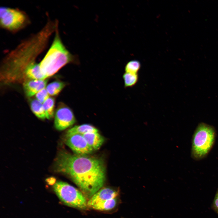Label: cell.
Returning <instances> with one entry per match:
<instances>
[{
  "label": "cell",
  "instance_id": "6da1fadb",
  "mask_svg": "<svg viewBox=\"0 0 218 218\" xmlns=\"http://www.w3.org/2000/svg\"><path fill=\"white\" fill-rule=\"evenodd\" d=\"M56 171L69 177L90 198L101 189L106 179V169L101 159L61 151L54 163Z\"/></svg>",
  "mask_w": 218,
  "mask_h": 218
},
{
  "label": "cell",
  "instance_id": "7a4b0ae2",
  "mask_svg": "<svg viewBox=\"0 0 218 218\" xmlns=\"http://www.w3.org/2000/svg\"><path fill=\"white\" fill-rule=\"evenodd\" d=\"M55 30L54 24L48 21L40 31L24 39L8 53L2 62L3 80L8 82L21 80L27 67L46 48Z\"/></svg>",
  "mask_w": 218,
  "mask_h": 218
},
{
  "label": "cell",
  "instance_id": "3957f363",
  "mask_svg": "<svg viewBox=\"0 0 218 218\" xmlns=\"http://www.w3.org/2000/svg\"><path fill=\"white\" fill-rule=\"evenodd\" d=\"M58 25L51 46L39 63L41 72L46 78L54 75L66 64L77 63L75 56L70 52L63 44Z\"/></svg>",
  "mask_w": 218,
  "mask_h": 218
},
{
  "label": "cell",
  "instance_id": "277c9868",
  "mask_svg": "<svg viewBox=\"0 0 218 218\" xmlns=\"http://www.w3.org/2000/svg\"><path fill=\"white\" fill-rule=\"evenodd\" d=\"M216 136L213 126L203 122L199 124L193 136L192 157L195 160H200L206 157L213 146Z\"/></svg>",
  "mask_w": 218,
  "mask_h": 218
},
{
  "label": "cell",
  "instance_id": "5b68a950",
  "mask_svg": "<svg viewBox=\"0 0 218 218\" xmlns=\"http://www.w3.org/2000/svg\"><path fill=\"white\" fill-rule=\"evenodd\" d=\"M28 15L17 8L6 6L0 8V25L2 29L15 33L24 29L30 24Z\"/></svg>",
  "mask_w": 218,
  "mask_h": 218
},
{
  "label": "cell",
  "instance_id": "8992f818",
  "mask_svg": "<svg viewBox=\"0 0 218 218\" xmlns=\"http://www.w3.org/2000/svg\"><path fill=\"white\" fill-rule=\"evenodd\" d=\"M53 190L60 200L68 206L82 210L88 206L84 194L67 183L56 182L53 186Z\"/></svg>",
  "mask_w": 218,
  "mask_h": 218
},
{
  "label": "cell",
  "instance_id": "52a82bcc",
  "mask_svg": "<svg viewBox=\"0 0 218 218\" xmlns=\"http://www.w3.org/2000/svg\"><path fill=\"white\" fill-rule=\"evenodd\" d=\"M76 120L72 110L65 104H61L55 113L54 126L56 129L62 130L73 125Z\"/></svg>",
  "mask_w": 218,
  "mask_h": 218
},
{
  "label": "cell",
  "instance_id": "ba28073f",
  "mask_svg": "<svg viewBox=\"0 0 218 218\" xmlns=\"http://www.w3.org/2000/svg\"><path fill=\"white\" fill-rule=\"evenodd\" d=\"M64 140L65 144L74 154L87 155L91 154L94 150L82 135L66 134Z\"/></svg>",
  "mask_w": 218,
  "mask_h": 218
},
{
  "label": "cell",
  "instance_id": "9c48e42d",
  "mask_svg": "<svg viewBox=\"0 0 218 218\" xmlns=\"http://www.w3.org/2000/svg\"><path fill=\"white\" fill-rule=\"evenodd\" d=\"M119 195V191L109 187L101 188L88 201V206L91 208L99 203L113 198H116Z\"/></svg>",
  "mask_w": 218,
  "mask_h": 218
},
{
  "label": "cell",
  "instance_id": "30bf717a",
  "mask_svg": "<svg viewBox=\"0 0 218 218\" xmlns=\"http://www.w3.org/2000/svg\"><path fill=\"white\" fill-rule=\"evenodd\" d=\"M47 80H28L23 83L25 93L28 97H31L35 95L39 91L45 88Z\"/></svg>",
  "mask_w": 218,
  "mask_h": 218
},
{
  "label": "cell",
  "instance_id": "8fae6325",
  "mask_svg": "<svg viewBox=\"0 0 218 218\" xmlns=\"http://www.w3.org/2000/svg\"><path fill=\"white\" fill-rule=\"evenodd\" d=\"M25 76L28 80L47 79L41 72L39 63H37L35 61L31 64L26 68Z\"/></svg>",
  "mask_w": 218,
  "mask_h": 218
},
{
  "label": "cell",
  "instance_id": "7c38bea8",
  "mask_svg": "<svg viewBox=\"0 0 218 218\" xmlns=\"http://www.w3.org/2000/svg\"><path fill=\"white\" fill-rule=\"evenodd\" d=\"M83 136L88 145L94 150L98 149L104 141V137L98 132L87 133Z\"/></svg>",
  "mask_w": 218,
  "mask_h": 218
},
{
  "label": "cell",
  "instance_id": "4fadbf2b",
  "mask_svg": "<svg viewBox=\"0 0 218 218\" xmlns=\"http://www.w3.org/2000/svg\"><path fill=\"white\" fill-rule=\"evenodd\" d=\"M98 132L97 129L89 124H84L75 125L69 129L66 134H79L83 135L89 133Z\"/></svg>",
  "mask_w": 218,
  "mask_h": 218
},
{
  "label": "cell",
  "instance_id": "5bb4252c",
  "mask_svg": "<svg viewBox=\"0 0 218 218\" xmlns=\"http://www.w3.org/2000/svg\"><path fill=\"white\" fill-rule=\"evenodd\" d=\"M30 107L33 114L38 118L41 119L46 118L43 104L36 99L32 100L30 101Z\"/></svg>",
  "mask_w": 218,
  "mask_h": 218
},
{
  "label": "cell",
  "instance_id": "9a60e30c",
  "mask_svg": "<svg viewBox=\"0 0 218 218\" xmlns=\"http://www.w3.org/2000/svg\"><path fill=\"white\" fill-rule=\"evenodd\" d=\"M66 85L65 82L55 81L48 84L46 88L49 95L53 96L58 94Z\"/></svg>",
  "mask_w": 218,
  "mask_h": 218
},
{
  "label": "cell",
  "instance_id": "2e32d148",
  "mask_svg": "<svg viewBox=\"0 0 218 218\" xmlns=\"http://www.w3.org/2000/svg\"><path fill=\"white\" fill-rule=\"evenodd\" d=\"M117 202L116 198H113L98 203L91 208L101 211L109 210L116 206Z\"/></svg>",
  "mask_w": 218,
  "mask_h": 218
},
{
  "label": "cell",
  "instance_id": "e0dca14e",
  "mask_svg": "<svg viewBox=\"0 0 218 218\" xmlns=\"http://www.w3.org/2000/svg\"><path fill=\"white\" fill-rule=\"evenodd\" d=\"M55 101L52 97H49L43 103V106L46 118L51 119L54 114Z\"/></svg>",
  "mask_w": 218,
  "mask_h": 218
},
{
  "label": "cell",
  "instance_id": "ac0fdd59",
  "mask_svg": "<svg viewBox=\"0 0 218 218\" xmlns=\"http://www.w3.org/2000/svg\"><path fill=\"white\" fill-rule=\"evenodd\" d=\"M125 88L131 87L136 84L138 80L137 74L125 72L123 76Z\"/></svg>",
  "mask_w": 218,
  "mask_h": 218
},
{
  "label": "cell",
  "instance_id": "d6986e66",
  "mask_svg": "<svg viewBox=\"0 0 218 218\" xmlns=\"http://www.w3.org/2000/svg\"><path fill=\"white\" fill-rule=\"evenodd\" d=\"M140 64L137 60H132L128 62L126 65L125 70L126 72L137 74L140 68Z\"/></svg>",
  "mask_w": 218,
  "mask_h": 218
},
{
  "label": "cell",
  "instance_id": "ffe728a7",
  "mask_svg": "<svg viewBox=\"0 0 218 218\" xmlns=\"http://www.w3.org/2000/svg\"><path fill=\"white\" fill-rule=\"evenodd\" d=\"M49 95L46 88H45L37 93L35 95V97L37 100L43 104L49 97Z\"/></svg>",
  "mask_w": 218,
  "mask_h": 218
},
{
  "label": "cell",
  "instance_id": "44dd1931",
  "mask_svg": "<svg viewBox=\"0 0 218 218\" xmlns=\"http://www.w3.org/2000/svg\"><path fill=\"white\" fill-rule=\"evenodd\" d=\"M212 206L213 209L218 213V190L213 200Z\"/></svg>",
  "mask_w": 218,
  "mask_h": 218
},
{
  "label": "cell",
  "instance_id": "7402d4cb",
  "mask_svg": "<svg viewBox=\"0 0 218 218\" xmlns=\"http://www.w3.org/2000/svg\"><path fill=\"white\" fill-rule=\"evenodd\" d=\"M46 181L48 184L51 185H54L56 183L55 178L53 177H51L47 178Z\"/></svg>",
  "mask_w": 218,
  "mask_h": 218
}]
</instances>
